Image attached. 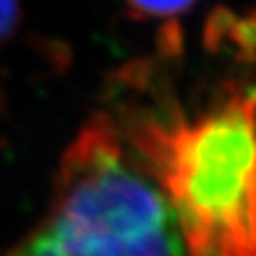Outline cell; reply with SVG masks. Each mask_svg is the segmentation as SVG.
Returning <instances> with one entry per match:
<instances>
[{
	"instance_id": "1",
	"label": "cell",
	"mask_w": 256,
	"mask_h": 256,
	"mask_svg": "<svg viewBox=\"0 0 256 256\" xmlns=\"http://www.w3.org/2000/svg\"><path fill=\"white\" fill-rule=\"evenodd\" d=\"M124 129L173 205L190 256H256V84L194 118L137 112Z\"/></svg>"
},
{
	"instance_id": "2",
	"label": "cell",
	"mask_w": 256,
	"mask_h": 256,
	"mask_svg": "<svg viewBox=\"0 0 256 256\" xmlns=\"http://www.w3.org/2000/svg\"><path fill=\"white\" fill-rule=\"evenodd\" d=\"M0 256H190L164 188L104 116L64 152L44 218Z\"/></svg>"
},
{
	"instance_id": "3",
	"label": "cell",
	"mask_w": 256,
	"mask_h": 256,
	"mask_svg": "<svg viewBox=\"0 0 256 256\" xmlns=\"http://www.w3.org/2000/svg\"><path fill=\"white\" fill-rule=\"evenodd\" d=\"M137 19H173L182 16L198 0H124Z\"/></svg>"
},
{
	"instance_id": "4",
	"label": "cell",
	"mask_w": 256,
	"mask_h": 256,
	"mask_svg": "<svg viewBox=\"0 0 256 256\" xmlns=\"http://www.w3.org/2000/svg\"><path fill=\"white\" fill-rule=\"evenodd\" d=\"M19 0H0V42L18 25Z\"/></svg>"
}]
</instances>
